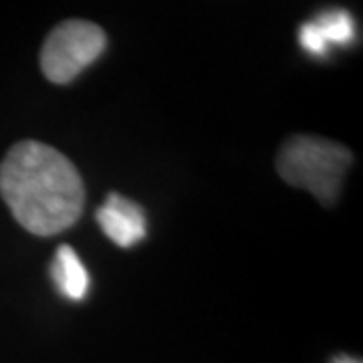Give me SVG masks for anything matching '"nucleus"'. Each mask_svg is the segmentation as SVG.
<instances>
[{
  "label": "nucleus",
  "mask_w": 363,
  "mask_h": 363,
  "mask_svg": "<svg viewBox=\"0 0 363 363\" xmlns=\"http://www.w3.org/2000/svg\"><path fill=\"white\" fill-rule=\"evenodd\" d=\"M0 196L25 230L51 236L77 222L85 188L65 154L25 140L13 145L0 164Z\"/></svg>",
  "instance_id": "nucleus-1"
},
{
  "label": "nucleus",
  "mask_w": 363,
  "mask_h": 363,
  "mask_svg": "<svg viewBox=\"0 0 363 363\" xmlns=\"http://www.w3.org/2000/svg\"><path fill=\"white\" fill-rule=\"evenodd\" d=\"M97 222L105 236L117 247L130 248L145 238V212L143 208L125 196L111 192L104 206L97 210Z\"/></svg>",
  "instance_id": "nucleus-4"
},
{
  "label": "nucleus",
  "mask_w": 363,
  "mask_h": 363,
  "mask_svg": "<svg viewBox=\"0 0 363 363\" xmlns=\"http://www.w3.org/2000/svg\"><path fill=\"white\" fill-rule=\"evenodd\" d=\"M355 37L353 16L343 9H331L298 28V43L307 52L321 57L329 45H347Z\"/></svg>",
  "instance_id": "nucleus-5"
},
{
  "label": "nucleus",
  "mask_w": 363,
  "mask_h": 363,
  "mask_svg": "<svg viewBox=\"0 0 363 363\" xmlns=\"http://www.w3.org/2000/svg\"><path fill=\"white\" fill-rule=\"evenodd\" d=\"M107 47L104 28L89 21H65L51 30L40 49V69L57 85H67L101 57Z\"/></svg>",
  "instance_id": "nucleus-3"
},
{
  "label": "nucleus",
  "mask_w": 363,
  "mask_h": 363,
  "mask_svg": "<svg viewBox=\"0 0 363 363\" xmlns=\"http://www.w3.org/2000/svg\"><path fill=\"white\" fill-rule=\"evenodd\" d=\"M351 164L353 156L345 145L315 135L289 138L277 156L281 178L291 186L309 190L321 204L337 200Z\"/></svg>",
  "instance_id": "nucleus-2"
},
{
  "label": "nucleus",
  "mask_w": 363,
  "mask_h": 363,
  "mask_svg": "<svg viewBox=\"0 0 363 363\" xmlns=\"http://www.w3.org/2000/svg\"><path fill=\"white\" fill-rule=\"evenodd\" d=\"M51 277L61 295L69 301H83L89 291V272L69 245L57 248L51 264Z\"/></svg>",
  "instance_id": "nucleus-6"
},
{
  "label": "nucleus",
  "mask_w": 363,
  "mask_h": 363,
  "mask_svg": "<svg viewBox=\"0 0 363 363\" xmlns=\"http://www.w3.org/2000/svg\"><path fill=\"white\" fill-rule=\"evenodd\" d=\"M331 363H362L359 359H353L350 355H337V357H333V362Z\"/></svg>",
  "instance_id": "nucleus-7"
}]
</instances>
